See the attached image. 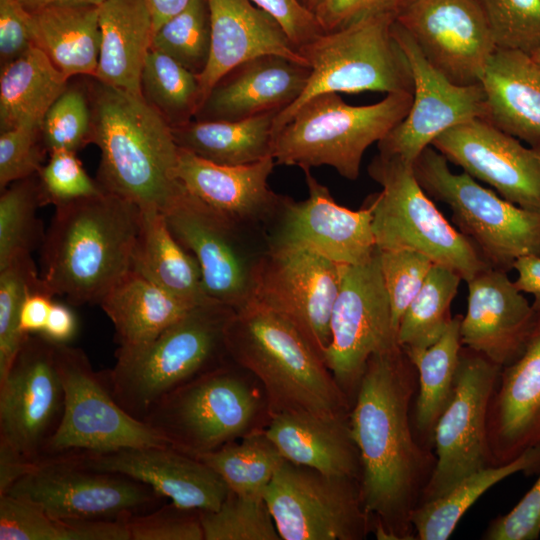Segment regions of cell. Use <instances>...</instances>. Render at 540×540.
<instances>
[{
  "label": "cell",
  "mask_w": 540,
  "mask_h": 540,
  "mask_svg": "<svg viewBox=\"0 0 540 540\" xmlns=\"http://www.w3.org/2000/svg\"><path fill=\"white\" fill-rule=\"evenodd\" d=\"M418 372L400 345L367 362L350 415L361 463V495L381 540H414L413 511L436 465L417 438L410 409Z\"/></svg>",
  "instance_id": "cell-1"
},
{
  "label": "cell",
  "mask_w": 540,
  "mask_h": 540,
  "mask_svg": "<svg viewBox=\"0 0 540 540\" xmlns=\"http://www.w3.org/2000/svg\"><path fill=\"white\" fill-rule=\"evenodd\" d=\"M55 208L41 245L42 282L72 305L99 304L131 269L141 208L107 192Z\"/></svg>",
  "instance_id": "cell-2"
},
{
  "label": "cell",
  "mask_w": 540,
  "mask_h": 540,
  "mask_svg": "<svg viewBox=\"0 0 540 540\" xmlns=\"http://www.w3.org/2000/svg\"><path fill=\"white\" fill-rule=\"evenodd\" d=\"M96 181L104 192L163 212L181 190L172 127L142 96L96 80L90 91Z\"/></svg>",
  "instance_id": "cell-3"
},
{
  "label": "cell",
  "mask_w": 540,
  "mask_h": 540,
  "mask_svg": "<svg viewBox=\"0 0 540 540\" xmlns=\"http://www.w3.org/2000/svg\"><path fill=\"white\" fill-rule=\"evenodd\" d=\"M225 347L228 358L260 383L269 415L350 414L352 404L323 357L276 311L254 300L235 310L226 327Z\"/></svg>",
  "instance_id": "cell-4"
},
{
  "label": "cell",
  "mask_w": 540,
  "mask_h": 540,
  "mask_svg": "<svg viewBox=\"0 0 540 540\" xmlns=\"http://www.w3.org/2000/svg\"><path fill=\"white\" fill-rule=\"evenodd\" d=\"M234 309L212 301L189 310L147 345L116 350L100 371L116 402L143 421L165 395L228 359L226 327Z\"/></svg>",
  "instance_id": "cell-5"
},
{
  "label": "cell",
  "mask_w": 540,
  "mask_h": 540,
  "mask_svg": "<svg viewBox=\"0 0 540 540\" xmlns=\"http://www.w3.org/2000/svg\"><path fill=\"white\" fill-rule=\"evenodd\" d=\"M269 418L258 380L228 358L161 398L143 422L168 446L198 458L263 430Z\"/></svg>",
  "instance_id": "cell-6"
},
{
  "label": "cell",
  "mask_w": 540,
  "mask_h": 540,
  "mask_svg": "<svg viewBox=\"0 0 540 540\" xmlns=\"http://www.w3.org/2000/svg\"><path fill=\"white\" fill-rule=\"evenodd\" d=\"M412 101L410 93H389L377 103L354 106L338 93L316 95L275 134V164L303 171L330 166L342 177L356 180L366 149L405 118Z\"/></svg>",
  "instance_id": "cell-7"
},
{
  "label": "cell",
  "mask_w": 540,
  "mask_h": 540,
  "mask_svg": "<svg viewBox=\"0 0 540 540\" xmlns=\"http://www.w3.org/2000/svg\"><path fill=\"white\" fill-rule=\"evenodd\" d=\"M394 21L391 14L365 17L324 32L300 48L311 70L310 77L301 96L276 115L274 135L304 102L322 93L375 91L413 95L411 68L393 35Z\"/></svg>",
  "instance_id": "cell-8"
},
{
  "label": "cell",
  "mask_w": 540,
  "mask_h": 540,
  "mask_svg": "<svg viewBox=\"0 0 540 540\" xmlns=\"http://www.w3.org/2000/svg\"><path fill=\"white\" fill-rule=\"evenodd\" d=\"M368 173L382 188L369 197L378 250L417 251L434 264L454 270L466 282L490 268L472 241L443 216L424 191L413 164L378 153Z\"/></svg>",
  "instance_id": "cell-9"
},
{
  "label": "cell",
  "mask_w": 540,
  "mask_h": 540,
  "mask_svg": "<svg viewBox=\"0 0 540 540\" xmlns=\"http://www.w3.org/2000/svg\"><path fill=\"white\" fill-rule=\"evenodd\" d=\"M413 171L431 198L448 205L453 224L490 267L508 272L518 258L540 256V211L504 199L466 172H452L432 146L416 158Z\"/></svg>",
  "instance_id": "cell-10"
},
{
  "label": "cell",
  "mask_w": 540,
  "mask_h": 540,
  "mask_svg": "<svg viewBox=\"0 0 540 540\" xmlns=\"http://www.w3.org/2000/svg\"><path fill=\"white\" fill-rule=\"evenodd\" d=\"M55 352L65 407L41 460L69 453L168 446L146 423L116 402L82 349L55 344Z\"/></svg>",
  "instance_id": "cell-11"
},
{
  "label": "cell",
  "mask_w": 540,
  "mask_h": 540,
  "mask_svg": "<svg viewBox=\"0 0 540 540\" xmlns=\"http://www.w3.org/2000/svg\"><path fill=\"white\" fill-rule=\"evenodd\" d=\"M264 499L282 540H362L372 532L359 478L285 460Z\"/></svg>",
  "instance_id": "cell-12"
},
{
  "label": "cell",
  "mask_w": 540,
  "mask_h": 540,
  "mask_svg": "<svg viewBox=\"0 0 540 540\" xmlns=\"http://www.w3.org/2000/svg\"><path fill=\"white\" fill-rule=\"evenodd\" d=\"M7 494L52 516L82 520H123L151 511L165 500L139 481L63 456L36 463Z\"/></svg>",
  "instance_id": "cell-13"
},
{
  "label": "cell",
  "mask_w": 540,
  "mask_h": 540,
  "mask_svg": "<svg viewBox=\"0 0 540 540\" xmlns=\"http://www.w3.org/2000/svg\"><path fill=\"white\" fill-rule=\"evenodd\" d=\"M330 332L323 358L353 405L370 357L399 345L378 249L365 263L343 265Z\"/></svg>",
  "instance_id": "cell-14"
},
{
  "label": "cell",
  "mask_w": 540,
  "mask_h": 540,
  "mask_svg": "<svg viewBox=\"0 0 540 540\" xmlns=\"http://www.w3.org/2000/svg\"><path fill=\"white\" fill-rule=\"evenodd\" d=\"M501 370L484 355L462 346L452 397L435 426L436 465L421 504L443 496L470 474L490 466L487 412Z\"/></svg>",
  "instance_id": "cell-15"
},
{
  "label": "cell",
  "mask_w": 540,
  "mask_h": 540,
  "mask_svg": "<svg viewBox=\"0 0 540 540\" xmlns=\"http://www.w3.org/2000/svg\"><path fill=\"white\" fill-rule=\"evenodd\" d=\"M342 269L308 249L267 245L255 266L251 300L288 319L323 357Z\"/></svg>",
  "instance_id": "cell-16"
},
{
  "label": "cell",
  "mask_w": 540,
  "mask_h": 540,
  "mask_svg": "<svg viewBox=\"0 0 540 540\" xmlns=\"http://www.w3.org/2000/svg\"><path fill=\"white\" fill-rule=\"evenodd\" d=\"M64 407L55 344L30 334L0 379V441L36 464L61 423Z\"/></svg>",
  "instance_id": "cell-17"
},
{
  "label": "cell",
  "mask_w": 540,
  "mask_h": 540,
  "mask_svg": "<svg viewBox=\"0 0 540 540\" xmlns=\"http://www.w3.org/2000/svg\"><path fill=\"white\" fill-rule=\"evenodd\" d=\"M162 213L174 237L197 260L207 296L234 310L246 305L262 253H248L245 228L217 213L184 186Z\"/></svg>",
  "instance_id": "cell-18"
},
{
  "label": "cell",
  "mask_w": 540,
  "mask_h": 540,
  "mask_svg": "<svg viewBox=\"0 0 540 540\" xmlns=\"http://www.w3.org/2000/svg\"><path fill=\"white\" fill-rule=\"evenodd\" d=\"M392 31L411 68L413 101L405 118L378 142V150L383 156L413 164L443 132L473 119H486V96L480 83L457 85L438 72L396 21Z\"/></svg>",
  "instance_id": "cell-19"
},
{
  "label": "cell",
  "mask_w": 540,
  "mask_h": 540,
  "mask_svg": "<svg viewBox=\"0 0 540 540\" xmlns=\"http://www.w3.org/2000/svg\"><path fill=\"white\" fill-rule=\"evenodd\" d=\"M395 21L449 81L480 83L496 46L476 0H406Z\"/></svg>",
  "instance_id": "cell-20"
},
{
  "label": "cell",
  "mask_w": 540,
  "mask_h": 540,
  "mask_svg": "<svg viewBox=\"0 0 540 540\" xmlns=\"http://www.w3.org/2000/svg\"><path fill=\"white\" fill-rule=\"evenodd\" d=\"M304 173L308 197L296 202L284 196L268 245L308 249L342 265L370 260L377 250L370 198L359 210L348 209L335 202L310 170Z\"/></svg>",
  "instance_id": "cell-21"
},
{
  "label": "cell",
  "mask_w": 540,
  "mask_h": 540,
  "mask_svg": "<svg viewBox=\"0 0 540 540\" xmlns=\"http://www.w3.org/2000/svg\"><path fill=\"white\" fill-rule=\"evenodd\" d=\"M431 146L504 199L540 211V149L527 148L483 118L448 129Z\"/></svg>",
  "instance_id": "cell-22"
},
{
  "label": "cell",
  "mask_w": 540,
  "mask_h": 540,
  "mask_svg": "<svg viewBox=\"0 0 540 540\" xmlns=\"http://www.w3.org/2000/svg\"><path fill=\"white\" fill-rule=\"evenodd\" d=\"M81 465L139 481L176 505L200 511L220 507L230 490L200 459L170 446L129 447L59 455Z\"/></svg>",
  "instance_id": "cell-23"
},
{
  "label": "cell",
  "mask_w": 540,
  "mask_h": 540,
  "mask_svg": "<svg viewBox=\"0 0 540 540\" xmlns=\"http://www.w3.org/2000/svg\"><path fill=\"white\" fill-rule=\"evenodd\" d=\"M507 273L490 267L467 281V311L460 325L462 345L502 368L521 356L536 318Z\"/></svg>",
  "instance_id": "cell-24"
},
{
  "label": "cell",
  "mask_w": 540,
  "mask_h": 540,
  "mask_svg": "<svg viewBox=\"0 0 540 540\" xmlns=\"http://www.w3.org/2000/svg\"><path fill=\"white\" fill-rule=\"evenodd\" d=\"M490 465L540 447V311L521 356L502 368L487 412Z\"/></svg>",
  "instance_id": "cell-25"
},
{
  "label": "cell",
  "mask_w": 540,
  "mask_h": 540,
  "mask_svg": "<svg viewBox=\"0 0 540 540\" xmlns=\"http://www.w3.org/2000/svg\"><path fill=\"white\" fill-rule=\"evenodd\" d=\"M274 166L272 156L252 164L226 166L179 148L177 178L203 203L246 228L268 222L281 208L284 196L268 185Z\"/></svg>",
  "instance_id": "cell-26"
},
{
  "label": "cell",
  "mask_w": 540,
  "mask_h": 540,
  "mask_svg": "<svg viewBox=\"0 0 540 540\" xmlns=\"http://www.w3.org/2000/svg\"><path fill=\"white\" fill-rule=\"evenodd\" d=\"M310 68L279 55L245 61L212 88L196 120L239 121L292 105L304 91Z\"/></svg>",
  "instance_id": "cell-27"
},
{
  "label": "cell",
  "mask_w": 540,
  "mask_h": 540,
  "mask_svg": "<svg viewBox=\"0 0 540 540\" xmlns=\"http://www.w3.org/2000/svg\"><path fill=\"white\" fill-rule=\"evenodd\" d=\"M207 2L210 12L211 46L207 65L197 75L201 105L220 79L252 58L279 55L308 65L281 25L251 0H207Z\"/></svg>",
  "instance_id": "cell-28"
},
{
  "label": "cell",
  "mask_w": 540,
  "mask_h": 540,
  "mask_svg": "<svg viewBox=\"0 0 540 540\" xmlns=\"http://www.w3.org/2000/svg\"><path fill=\"white\" fill-rule=\"evenodd\" d=\"M349 415L321 417L308 412H281L270 415L264 432L289 462L327 475L361 479L360 456Z\"/></svg>",
  "instance_id": "cell-29"
},
{
  "label": "cell",
  "mask_w": 540,
  "mask_h": 540,
  "mask_svg": "<svg viewBox=\"0 0 540 540\" xmlns=\"http://www.w3.org/2000/svg\"><path fill=\"white\" fill-rule=\"evenodd\" d=\"M480 84L486 120L540 149V63L522 51L496 48Z\"/></svg>",
  "instance_id": "cell-30"
},
{
  "label": "cell",
  "mask_w": 540,
  "mask_h": 540,
  "mask_svg": "<svg viewBox=\"0 0 540 540\" xmlns=\"http://www.w3.org/2000/svg\"><path fill=\"white\" fill-rule=\"evenodd\" d=\"M101 46L94 78L141 93V75L152 46L153 21L145 0H106L99 5Z\"/></svg>",
  "instance_id": "cell-31"
},
{
  "label": "cell",
  "mask_w": 540,
  "mask_h": 540,
  "mask_svg": "<svg viewBox=\"0 0 540 540\" xmlns=\"http://www.w3.org/2000/svg\"><path fill=\"white\" fill-rule=\"evenodd\" d=\"M98 305L111 320L121 351L147 345L193 308L133 269Z\"/></svg>",
  "instance_id": "cell-32"
},
{
  "label": "cell",
  "mask_w": 540,
  "mask_h": 540,
  "mask_svg": "<svg viewBox=\"0 0 540 540\" xmlns=\"http://www.w3.org/2000/svg\"><path fill=\"white\" fill-rule=\"evenodd\" d=\"M34 45L67 77H94L98 67L101 30L99 6L58 2L30 11Z\"/></svg>",
  "instance_id": "cell-33"
},
{
  "label": "cell",
  "mask_w": 540,
  "mask_h": 540,
  "mask_svg": "<svg viewBox=\"0 0 540 540\" xmlns=\"http://www.w3.org/2000/svg\"><path fill=\"white\" fill-rule=\"evenodd\" d=\"M131 269L193 307L214 301L205 292L197 260L174 237L158 209H141Z\"/></svg>",
  "instance_id": "cell-34"
},
{
  "label": "cell",
  "mask_w": 540,
  "mask_h": 540,
  "mask_svg": "<svg viewBox=\"0 0 540 540\" xmlns=\"http://www.w3.org/2000/svg\"><path fill=\"white\" fill-rule=\"evenodd\" d=\"M68 79L37 46L2 65L0 130L40 128L50 107L68 87Z\"/></svg>",
  "instance_id": "cell-35"
},
{
  "label": "cell",
  "mask_w": 540,
  "mask_h": 540,
  "mask_svg": "<svg viewBox=\"0 0 540 540\" xmlns=\"http://www.w3.org/2000/svg\"><path fill=\"white\" fill-rule=\"evenodd\" d=\"M269 112L239 121L191 120L172 127L179 148L219 165H247L270 157L274 144V120Z\"/></svg>",
  "instance_id": "cell-36"
},
{
  "label": "cell",
  "mask_w": 540,
  "mask_h": 540,
  "mask_svg": "<svg viewBox=\"0 0 540 540\" xmlns=\"http://www.w3.org/2000/svg\"><path fill=\"white\" fill-rule=\"evenodd\" d=\"M539 471L540 447H535L505 465H490L470 474L443 496L413 511L415 539H448L467 510L492 486L518 472L531 475Z\"/></svg>",
  "instance_id": "cell-37"
},
{
  "label": "cell",
  "mask_w": 540,
  "mask_h": 540,
  "mask_svg": "<svg viewBox=\"0 0 540 540\" xmlns=\"http://www.w3.org/2000/svg\"><path fill=\"white\" fill-rule=\"evenodd\" d=\"M461 319V315L453 317L433 345L415 355H407L418 372L413 428L418 440L431 449L434 447L436 423L454 390L459 354L463 346L460 335Z\"/></svg>",
  "instance_id": "cell-38"
},
{
  "label": "cell",
  "mask_w": 540,
  "mask_h": 540,
  "mask_svg": "<svg viewBox=\"0 0 540 540\" xmlns=\"http://www.w3.org/2000/svg\"><path fill=\"white\" fill-rule=\"evenodd\" d=\"M0 540H130L123 520L52 516L13 497L0 496Z\"/></svg>",
  "instance_id": "cell-39"
},
{
  "label": "cell",
  "mask_w": 540,
  "mask_h": 540,
  "mask_svg": "<svg viewBox=\"0 0 540 540\" xmlns=\"http://www.w3.org/2000/svg\"><path fill=\"white\" fill-rule=\"evenodd\" d=\"M237 495L264 498L275 473L285 461L264 429L198 457Z\"/></svg>",
  "instance_id": "cell-40"
},
{
  "label": "cell",
  "mask_w": 540,
  "mask_h": 540,
  "mask_svg": "<svg viewBox=\"0 0 540 540\" xmlns=\"http://www.w3.org/2000/svg\"><path fill=\"white\" fill-rule=\"evenodd\" d=\"M461 280L457 272L446 266H432L398 327V344L408 356L424 351L444 333L453 318L450 306Z\"/></svg>",
  "instance_id": "cell-41"
},
{
  "label": "cell",
  "mask_w": 540,
  "mask_h": 540,
  "mask_svg": "<svg viewBox=\"0 0 540 540\" xmlns=\"http://www.w3.org/2000/svg\"><path fill=\"white\" fill-rule=\"evenodd\" d=\"M141 93L171 127L190 122L201 105L198 76L152 48L141 75Z\"/></svg>",
  "instance_id": "cell-42"
},
{
  "label": "cell",
  "mask_w": 540,
  "mask_h": 540,
  "mask_svg": "<svg viewBox=\"0 0 540 540\" xmlns=\"http://www.w3.org/2000/svg\"><path fill=\"white\" fill-rule=\"evenodd\" d=\"M39 200L37 174L18 180L0 196V270L15 259L31 255L42 245L45 233L37 217Z\"/></svg>",
  "instance_id": "cell-43"
},
{
  "label": "cell",
  "mask_w": 540,
  "mask_h": 540,
  "mask_svg": "<svg viewBox=\"0 0 540 540\" xmlns=\"http://www.w3.org/2000/svg\"><path fill=\"white\" fill-rule=\"evenodd\" d=\"M211 46L210 12L207 0H190L178 14L153 34L152 49L158 50L199 75L206 67Z\"/></svg>",
  "instance_id": "cell-44"
},
{
  "label": "cell",
  "mask_w": 540,
  "mask_h": 540,
  "mask_svg": "<svg viewBox=\"0 0 540 540\" xmlns=\"http://www.w3.org/2000/svg\"><path fill=\"white\" fill-rule=\"evenodd\" d=\"M204 540H281L264 498L229 492L214 511H200Z\"/></svg>",
  "instance_id": "cell-45"
},
{
  "label": "cell",
  "mask_w": 540,
  "mask_h": 540,
  "mask_svg": "<svg viewBox=\"0 0 540 540\" xmlns=\"http://www.w3.org/2000/svg\"><path fill=\"white\" fill-rule=\"evenodd\" d=\"M43 286L31 255L19 257L0 270V379L28 336L19 329L24 298L29 290Z\"/></svg>",
  "instance_id": "cell-46"
},
{
  "label": "cell",
  "mask_w": 540,
  "mask_h": 540,
  "mask_svg": "<svg viewBox=\"0 0 540 540\" xmlns=\"http://www.w3.org/2000/svg\"><path fill=\"white\" fill-rule=\"evenodd\" d=\"M90 97L79 88L67 87L50 107L41 125V138L48 154L56 150L77 153L93 143Z\"/></svg>",
  "instance_id": "cell-47"
},
{
  "label": "cell",
  "mask_w": 540,
  "mask_h": 540,
  "mask_svg": "<svg viewBox=\"0 0 540 540\" xmlns=\"http://www.w3.org/2000/svg\"><path fill=\"white\" fill-rule=\"evenodd\" d=\"M496 48L528 55L540 47V0H476Z\"/></svg>",
  "instance_id": "cell-48"
},
{
  "label": "cell",
  "mask_w": 540,
  "mask_h": 540,
  "mask_svg": "<svg viewBox=\"0 0 540 540\" xmlns=\"http://www.w3.org/2000/svg\"><path fill=\"white\" fill-rule=\"evenodd\" d=\"M37 173L40 205L58 207L104 191L85 171L75 152L56 150Z\"/></svg>",
  "instance_id": "cell-49"
},
{
  "label": "cell",
  "mask_w": 540,
  "mask_h": 540,
  "mask_svg": "<svg viewBox=\"0 0 540 540\" xmlns=\"http://www.w3.org/2000/svg\"><path fill=\"white\" fill-rule=\"evenodd\" d=\"M381 273L389 298L394 329L421 289L433 261L413 250H378Z\"/></svg>",
  "instance_id": "cell-50"
},
{
  "label": "cell",
  "mask_w": 540,
  "mask_h": 540,
  "mask_svg": "<svg viewBox=\"0 0 540 540\" xmlns=\"http://www.w3.org/2000/svg\"><path fill=\"white\" fill-rule=\"evenodd\" d=\"M123 521L130 540H204L200 510L173 502Z\"/></svg>",
  "instance_id": "cell-51"
},
{
  "label": "cell",
  "mask_w": 540,
  "mask_h": 540,
  "mask_svg": "<svg viewBox=\"0 0 540 540\" xmlns=\"http://www.w3.org/2000/svg\"><path fill=\"white\" fill-rule=\"evenodd\" d=\"M47 150L41 129L18 127L0 134V188L36 175L43 166Z\"/></svg>",
  "instance_id": "cell-52"
},
{
  "label": "cell",
  "mask_w": 540,
  "mask_h": 540,
  "mask_svg": "<svg viewBox=\"0 0 540 540\" xmlns=\"http://www.w3.org/2000/svg\"><path fill=\"white\" fill-rule=\"evenodd\" d=\"M540 536V471L534 485L507 514L494 519L486 540H534Z\"/></svg>",
  "instance_id": "cell-53"
},
{
  "label": "cell",
  "mask_w": 540,
  "mask_h": 540,
  "mask_svg": "<svg viewBox=\"0 0 540 540\" xmlns=\"http://www.w3.org/2000/svg\"><path fill=\"white\" fill-rule=\"evenodd\" d=\"M269 13L299 51L324 33L315 14L299 0H251Z\"/></svg>",
  "instance_id": "cell-54"
},
{
  "label": "cell",
  "mask_w": 540,
  "mask_h": 540,
  "mask_svg": "<svg viewBox=\"0 0 540 540\" xmlns=\"http://www.w3.org/2000/svg\"><path fill=\"white\" fill-rule=\"evenodd\" d=\"M405 1L324 0L314 14L324 32H330L369 16L380 14L396 16Z\"/></svg>",
  "instance_id": "cell-55"
},
{
  "label": "cell",
  "mask_w": 540,
  "mask_h": 540,
  "mask_svg": "<svg viewBox=\"0 0 540 540\" xmlns=\"http://www.w3.org/2000/svg\"><path fill=\"white\" fill-rule=\"evenodd\" d=\"M34 46L32 14L19 0H0V55L2 65Z\"/></svg>",
  "instance_id": "cell-56"
},
{
  "label": "cell",
  "mask_w": 540,
  "mask_h": 540,
  "mask_svg": "<svg viewBox=\"0 0 540 540\" xmlns=\"http://www.w3.org/2000/svg\"><path fill=\"white\" fill-rule=\"evenodd\" d=\"M53 295L45 286L28 291L20 310L19 329L22 334H40L53 304Z\"/></svg>",
  "instance_id": "cell-57"
},
{
  "label": "cell",
  "mask_w": 540,
  "mask_h": 540,
  "mask_svg": "<svg viewBox=\"0 0 540 540\" xmlns=\"http://www.w3.org/2000/svg\"><path fill=\"white\" fill-rule=\"evenodd\" d=\"M76 332L77 318L74 312L62 303L53 302L40 335L55 344H68Z\"/></svg>",
  "instance_id": "cell-58"
},
{
  "label": "cell",
  "mask_w": 540,
  "mask_h": 540,
  "mask_svg": "<svg viewBox=\"0 0 540 540\" xmlns=\"http://www.w3.org/2000/svg\"><path fill=\"white\" fill-rule=\"evenodd\" d=\"M517 277L516 287L533 297L532 307L540 311V256L528 255L518 258L513 264Z\"/></svg>",
  "instance_id": "cell-59"
},
{
  "label": "cell",
  "mask_w": 540,
  "mask_h": 540,
  "mask_svg": "<svg viewBox=\"0 0 540 540\" xmlns=\"http://www.w3.org/2000/svg\"><path fill=\"white\" fill-rule=\"evenodd\" d=\"M9 445L0 441V496L7 494L10 488L34 467Z\"/></svg>",
  "instance_id": "cell-60"
},
{
  "label": "cell",
  "mask_w": 540,
  "mask_h": 540,
  "mask_svg": "<svg viewBox=\"0 0 540 540\" xmlns=\"http://www.w3.org/2000/svg\"><path fill=\"white\" fill-rule=\"evenodd\" d=\"M145 2L151 13L155 32L163 23L181 12L190 0H145Z\"/></svg>",
  "instance_id": "cell-61"
},
{
  "label": "cell",
  "mask_w": 540,
  "mask_h": 540,
  "mask_svg": "<svg viewBox=\"0 0 540 540\" xmlns=\"http://www.w3.org/2000/svg\"><path fill=\"white\" fill-rule=\"evenodd\" d=\"M19 1L27 10L33 11L45 5L58 3V2H74V3L93 4V5L99 6L106 0H19Z\"/></svg>",
  "instance_id": "cell-62"
},
{
  "label": "cell",
  "mask_w": 540,
  "mask_h": 540,
  "mask_svg": "<svg viewBox=\"0 0 540 540\" xmlns=\"http://www.w3.org/2000/svg\"><path fill=\"white\" fill-rule=\"evenodd\" d=\"M307 9L312 11L313 13L318 8V6L324 1V0H299Z\"/></svg>",
  "instance_id": "cell-63"
},
{
  "label": "cell",
  "mask_w": 540,
  "mask_h": 540,
  "mask_svg": "<svg viewBox=\"0 0 540 540\" xmlns=\"http://www.w3.org/2000/svg\"><path fill=\"white\" fill-rule=\"evenodd\" d=\"M531 57L540 63V47L532 53Z\"/></svg>",
  "instance_id": "cell-64"
}]
</instances>
